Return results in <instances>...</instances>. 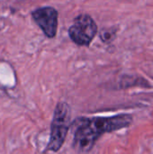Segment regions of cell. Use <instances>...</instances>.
Listing matches in <instances>:
<instances>
[{"label": "cell", "instance_id": "1", "mask_svg": "<svg viewBox=\"0 0 153 154\" xmlns=\"http://www.w3.org/2000/svg\"><path fill=\"white\" fill-rule=\"evenodd\" d=\"M133 116L130 114L78 117L71 125L73 128V146L79 152H87L93 149L102 135L127 128L133 124Z\"/></svg>", "mask_w": 153, "mask_h": 154}, {"label": "cell", "instance_id": "2", "mask_svg": "<svg viewBox=\"0 0 153 154\" xmlns=\"http://www.w3.org/2000/svg\"><path fill=\"white\" fill-rule=\"evenodd\" d=\"M71 110L65 102H60L54 110L50 124V134L46 151L56 152L65 143L67 134L71 127Z\"/></svg>", "mask_w": 153, "mask_h": 154}, {"label": "cell", "instance_id": "3", "mask_svg": "<svg viewBox=\"0 0 153 154\" xmlns=\"http://www.w3.org/2000/svg\"><path fill=\"white\" fill-rule=\"evenodd\" d=\"M97 26L95 21L88 14H79L74 20L73 25L70 26L69 33L70 39L78 45H88L95 37Z\"/></svg>", "mask_w": 153, "mask_h": 154}, {"label": "cell", "instance_id": "4", "mask_svg": "<svg viewBox=\"0 0 153 154\" xmlns=\"http://www.w3.org/2000/svg\"><path fill=\"white\" fill-rule=\"evenodd\" d=\"M32 17L47 37L55 36L58 27V13L54 8H39L32 13Z\"/></svg>", "mask_w": 153, "mask_h": 154}]
</instances>
